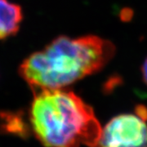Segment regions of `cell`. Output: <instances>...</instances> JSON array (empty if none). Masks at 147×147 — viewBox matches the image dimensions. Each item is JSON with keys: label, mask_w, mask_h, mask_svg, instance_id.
Masks as SVG:
<instances>
[{"label": "cell", "mask_w": 147, "mask_h": 147, "mask_svg": "<svg viewBox=\"0 0 147 147\" xmlns=\"http://www.w3.org/2000/svg\"><path fill=\"white\" fill-rule=\"evenodd\" d=\"M147 111L140 107L136 114H123L111 119L95 147H147Z\"/></svg>", "instance_id": "3957f363"}, {"label": "cell", "mask_w": 147, "mask_h": 147, "mask_svg": "<svg viewBox=\"0 0 147 147\" xmlns=\"http://www.w3.org/2000/svg\"><path fill=\"white\" fill-rule=\"evenodd\" d=\"M30 123L44 147H95L102 130L92 108L64 88L35 92Z\"/></svg>", "instance_id": "7a4b0ae2"}, {"label": "cell", "mask_w": 147, "mask_h": 147, "mask_svg": "<svg viewBox=\"0 0 147 147\" xmlns=\"http://www.w3.org/2000/svg\"><path fill=\"white\" fill-rule=\"evenodd\" d=\"M23 12L20 6L8 0H0V39H6L18 32Z\"/></svg>", "instance_id": "277c9868"}, {"label": "cell", "mask_w": 147, "mask_h": 147, "mask_svg": "<svg viewBox=\"0 0 147 147\" xmlns=\"http://www.w3.org/2000/svg\"><path fill=\"white\" fill-rule=\"evenodd\" d=\"M115 46L100 37L60 36L23 61L19 73L34 92L63 89L103 68Z\"/></svg>", "instance_id": "6da1fadb"}, {"label": "cell", "mask_w": 147, "mask_h": 147, "mask_svg": "<svg viewBox=\"0 0 147 147\" xmlns=\"http://www.w3.org/2000/svg\"><path fill=\"white\" fill-rule=\"evenodd\" d=\"M142 76H143V79L145 81V83L147 85V58L146 60L145 61V62L142 65Z\"/></svg>", "instance_id": "5b68a950"}]
</instances>
